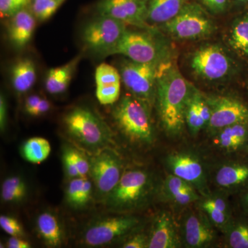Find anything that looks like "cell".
<instances>
[{"label":"cell","instance_id":"6da1fadb","mask_svg":"<svg viewBox=\"0 0 248 248\" xmlns=\"http://www.w3.org/2000/svg\"><path fill=\"white\" fill-rule=\"evenodd\" d=\"M192 86L172 60L160 64L155 101L160 120L170 135H180L184 130L186 109Z\"/></svg>","mask_w":248,"mask_h":248},{"label":"cell","instance_id":"7a4b0ae2","mask_svg":"<svg viewBox=\"0 0 248 248\" xmlns=\"http://www.w3.org/2000/svg\"><path fill=\"white\" fill-rule=\"evenodd\" d=\"M191 76L206 84H221L237 76L239 63L227 46L218 43L202 44L186 57Z\"/></svg>","mask_w":248,"mask_h":248},{"label":"cell","instance_id":"3957f363","mask_svg":"<svg viewBox=\"0 0 248 248\" xmlns=\"http://www.w3.org/2000/svg\"><path fill=\"white\" fill-rule=\"evenodd\" d=\"M63 124L68 135L87 149L101 151L112 143L110 128L89 108L78 107L68 111Z\"/></svg>","mask_w":248,"mask_h":248},{"label":"cell","instance_id":"277c9868","mask_svg":"<svg viewBox=\"0 0 248 248\" xmlns=\"http://www.w3.org/2000/svg\"><path fill=\"white\" fill-rule=\"evenodd\" d=\"M151 106L133 94L120 99L112 110V117L118 128L131 141L151 143L154 140Z\"/></svg>","mask_w":248,"mask_h":248},{"label":"cell","instance_id":"5b68a950","mask_svg":"<svg viewBox=\"0 0 248 248\" xmlns=\"http://www.w3.org/2000/svg\"><path fill=\"white\" fill-rule=\"evenodd\" d=\"M159 27L170 38L181 42L204 40L217 30L213 16L193 0L188 1L177 16Z\"/></svg>","mask_w":248,"mask_h":248},{"label":"cell","instance_id":"8992f818","mask_svg":"<svg viewBox=\"0 0 248 248\" xmlns=\"http://www.w3.org/2000/svg\"><path fill=\"white\" fill-rule=\"evenodd\" d=\"M158 40L152 33L127 29L109 55H124L140 63H161L170 59L166 45Z\"/></svg>","mask_w":248,"mask_h":248},{"label":"cell","instance_id":"52a82bcc","mask_svg":"<svg viewBox=\"0 0 248 248\" xmlns=\"http://www.w3.org/2000/svg\"><path fill=\"white\" fill-rule=\"evenodd\" d=\"M160 64L140 63L129 59L120 63L119 71L125 87L130 94L145 101L151 107L156 99Z\"/></svg>","mask_w":248,"mask_h":248},{"label":"cell","instance_id":"ba28073f","mask_svg":"<svg viewBox=\"0 0 248 248\" xmlns=\"http://www.w3.org/2000/svg\"><path fill=\"white\" fill-rule=\"evenodd\" d=\"M151 188V178L146 171H126L122 174L115 188L108 195L107 203L115 210L135 208L146 200Z\"/></svg>","mask_w":248,"mask_h":248},{"label":"cell","instance_id":"9c48e42d","mask_svg":"<svg viewBox=\"0 0 248 248\" xmlns=\"http://www.w3.org/2000/svg\"><path fill=\"white\" fill-rule=\"evenodd\" d=\"M126 30V24L118 19L99 16L85 26L82 40L91 51L108 56Z\"/></svg>","mask_w":248,"mask_h":248},{"label":"cell","instance_id":"30bf717a","mask_svg":"<svg viewBox=\"0 0 248 248\" xmlns=\"http://www.w3.org/2000/svg\"><path fill=\"white\" fill-rule=\"evenodd\" d=\"M211 110L208 128L217 132L235 124H248V104L230 95H205Z\"/></svg>","mask_w":248,"mask_h":248},{"label":"cell","instance_id":"8fae6325","mask_svg":"<svg viewBox=\"0 0 248 248\" xmlns=\"http://www.w3.org/2000/svg\"><path fill=\"white\" fill-rule=\"evenodd\" d=\"M148 0H101L96 9L99 16L115 18L125 24L151 30L147 22Z\"/></svg>","mask_w":248,"mask_h":248},{"label":"cell","instance_id":"7c38bea8","mask_svg":"<svg viewBox=\"0 0 248 248\" xmlns=\"http://www.w3.org/2000/svg\"><path fill=\"white\" fill-rule=\"evenodd\" d=\"M90 173L98 190L108 195L122 175L120 159L109 148L99 151L90 163Z\"/></svg>","mask_w":248,"mask_h":248},{"label":"cell","instance_id":"4fadbf2b","mask_svg":"<svg viewBox=\"0 0 248 248\" xmlns=\"http://www.w3.org/2000/svg\"><path fill=\"white\" fill-rule=\"evenodd\" d=\"M138 224L139 220L135 217L104 218L88 228L84 234V241L90 246H104L127 234Z\"/></svg>","mask_w":248,"mask_h":248},{"label":"cell","instance_id":"5bb4252c","mask_svg":"<svg viewBox=\"0 0 248 248\" xmlns=\"http://www.w3.org/2000/svg\"><path fill=\"white\" fill-rule=\"evenodd\" d=\"M166 163L174 175L198 188L203 189L205 187L203 168L195 156L186 153H174L168 156Z\"/></svg>","mask_w":248,"mask_h":248},{"label":"cell","instance_id":"9a60e30c","mask_svg":"<svg viewBox=\"0 0 248 248\" xmlns=\"http://www.w3.org/2000/svg\"><path fill=\"white\" fill-rule=\"evenodd\" d=\"M225 40L226 46L233 55L248 63V8L233 19Z\"/></svg>","mask_w":248,"mask_h":248},{"label":"cell","instance_id":"2e32d148","mask_svg":"<svg viewBox=\"0 0 248 248\" xmlns=\"http://www.w3.org/2000/svg\"><path fill=\"white\" fill-rule=\"evenodd\" d=\"M179 247L177 231L172 217L169 213H162L155 218L148 248H176Z\"/></svg>","mask_w":248,"mask_h":248},{"label":"cell","instance_id":"e0dca14e","mask_svg":"<svg viewBox=\"0 0 248 248\" xmlns=\"http://www.w3.org/2000/svg\"><path fill=\"white\" fill-rule=\"evenodd\" d=\"M184 241L189 248H203L213 242L215 233L200 215L189 214L184 223Z\"/></svg>","mask_w":248,"mask_h":248},{"label":"cell","instance_id":"ac0fdd59","mask_svg":"<svg viewBox=\"0 0 248 248\" xmlns=\"http://www.w3.org/2000/svg\"><path fill=\"white\" fill-rule=\"evenodd\" d=\"M35 19L32 12L26 9L11 17L8 34L13 45L23 48L30 42L35 30Z\"/></svg>","mask_w":248,"mask_h":248},{"label":"cell","instance_id":"d6986e66","mask_svg":"<svg viewBox=\"0 0 248 248\" xmlns=\"http://www.w3.org/2000/svg\"><path fill=\"white\" fill-rule=\"evenodd\" d=\"M190 1L191 0H148L147 22L151 26L163 25L177 16Z\"/></svg>","mask_w":248,"mask_h":248},{"label":"cell","instance_id":"ffe728a7","mask_svg":"<svg viewBox=\"0 0 248 248\" xmlns=\"http://www.w3.org/2000/svg\"><path fill=\"white\" fill-rule=\"evenodd\" d=\"M81 56H77L63 66L49 70L45 80V87L50 94H60L68 89Z\"/></svg>","mask_w":248,"mask_h":248},{"label":"cell","instance_id":"44dd1931","mask_svg":"<svg viewBox=\"0 0 248 248\" xmlns=\"http://www.w3.org/2000/svg\"><path fill=\"white\" fill-rule=\"evenodd\" d=\"M36 78L35 65L31 59H19L11 68V83L15 91L19 94L27 93L32 89Z\"/></svg>","mask_w":248,"mask_h":248},{"label":"cell","instance_id":"7402d4cb","mask_svg":"<svg viewBox=\"0 0 248 248\" xmlns=\"http://www.w3.org/2000/svg\"><path fill=\"white\" fill-rule=\"evenodd\" d=\"M216 182L226 188L248 185V162L234 163L222 166L216 174Z\"/></svg>","mask_w":248,"mask_h":248},{"label":"cell","instance_id":"603a6c76","mask_svg":"<svg viewBox=\"0 0 248 248\" xmlns=\"http://www.w3.org/2000/svg\"><path fill=\"white\" fill-rule=\"evenodd\" d=\"M37 231L46 244L50 247L61 246L63 232L58 218L53 214L42 213L37 220Z\"/></svg>","mask_w":248,"mask_h":248},{"label":"cell","instance_id":"cb8c5ba5","mask_svg":"<svg viewBox=\"0 0 248 248\" xmlns=\"http://www.w3.org/2000/svg\"><path fill=\"white\" fill-rule=\"evenodd\" d=\"M200 91L192 86L186 109V124L192 135H197L202 129L207 127L199 107Z\"/></svg>","mask_w":248,"mask_h":248},{"label":"cell","instance_id":"d4e9b609","mask_svg":"<svg viewBox=\"0 0 248 248\" xmlns=\"http://www.w3.org/2000/svg\"><path fill=\"white\" fill-rule=\"evenodd\" d=\"M51 151L48 140L42 138L29 139L22 147L24 157L32 164H40L46 159Z\"/></svg>","mask_w":248,"mask_h":248},{"label":"cell","instance_id":"484cf974","mask_svg":"<svg viewBox=\"0 0 248 248\" xmlns=\"http://www.w3.org/2000/svg\"><path fill=\"white\" fill-rule=\"evenodd\" d=\"M27 184L22 178L19 176H11L3 182L1 198L8 203L19 202L27 197Z\"/></svg>","mask_w":248,"mask_h":248},{"label":"cell","instance_id":"4316f807","mask_svg":"<svg viewBox=\"0 0 248 248\" xmlns=\"http://www.w3.org/2000/svg\"><path fill=\"white\" fill-rule=\"evenodd\" d=\"M66 0H32L31 11L40 22L50 19Z\"/></svg>","mask_w":248,"mask_h":248},{"label":"cell","instance_id":"83f0119b","mask_svg":"<svg viewBox=\"0 0 248 248\" xmlns=\"http://www.w3.org/2000/svg\"><path fill=\"white\" fill-rule=\"evenodd\" d=\"M228 244L232 248H248V223L235 222L228 228Z\"/></svg>","mask_w":248,"mask_h":248},{"label":"cell","instance_id":"f1b7e54d","mask_svg":"<svg viewBox=\"0 0 248 248\" xmlns=\"http://www.w3.org/2000/svg\"><path fill=\"white\" fill-rule=\"evenodd\" d=\"M216 142L221 148L228 151H236L246 149L247 144L241 141L231 131L229 126L225 127L217 132Z\"/></svg>","mask_w":248,"mask_h":248},{"label":"cell","instance_id":"f546056e","mask_svg":"<svg viewBox=\"0 0 248 248\" xmlns=\"http://www.w3.org/2000/svg\"><path fill=\"white\" fill-rule=\"evenodd\" d=\"M120 71L115 67L103 63L96 68L95 82L96 86L118 84L121 83Z\"/></svg>","mask_w":248,"mask_h":248},{"label":"cell","instance_id":"4dcf8cb0","mask_svg":"<svg viewBox=\"0 0 248 248\" xmlns=\"http://www.w3.org/2000/svg\"><path fill=\"white\" fill-rule=\"evenodd\" d=\"M120 89L121 83L97 86L96 88V97L103 105L112 104L120 98Z\"/></svg>","mask_w":248,"mask_h":248},{"label":"cell","instance_id":"1f68e13d","mask_svg":"<svg viewBox=\"0 0 248 248\" xmlns=\"http://www.w3.org/2000/svg\"><path fill=\"white\" fill-rule=\"evenodd\" d=\"M213 16L226 14L232 7L231 0H193Z\"/></svg>","mask_w":248,"mask_h":248},{"label":"cell","instance_id":"d6a6232c","mask_svg":"<svg viewBox=\"0 0 248 248\" xmlns=\"http://www.w3.org/2000/svg\"><path fill=\"white\" fill-rule=\"evenodd\" d=\"M31 0H0L1 17H11L25 9Z\"/></svg>","mask_w":248,"mask_h":248},{"label":"cell","instance_id":"836d02e7","mask_svg":"<svg viewBox=\"0 0 248 248\" xmlns=\"http://www.w3.org/2000/svg\"><path fill=\"white\" fill-rule=\"evenodd\" d=\"M202 208L208 214L214 224L219 228L226 227V229H228V226L231 224L228 213H223L221 210L204 203H202Z\"/></svg>","mask_w":248,"mask_h":248},{"label":"cell","instance_id":"e575fe53","mask_svg":"<svg viewBox=\"0 0 248 248\" xmlns=\"http://www.w3.org/2000/svg\"><path fill=\"white\" fill-rule=\"evenodd\" d=\"M0 226L3 231L12 236L21 237L24 236L22 227L16 218L1 215L0 217Z\"/></svg>","mask_w":248,"mask_h":248},{"label":"cell","instance_id":"d590c367","mask_svg":"<svg viewBox=\"0 0 248 248\" xmlns=\"http://www.w3.org/2000/svg\"><path fill=\"white\" fill-rule=\"evenodd\" d=\"M84 178H74L68 184L66 191V198L67 201L71 205L79 206L80 194Z\"/></svg>","mask_w":248,"mask_h":248},{"label":"cell","instance_id":"8d00e7d4","mask_svg":"<svg viewBox=\"0 0 248 248\" xmlns=\"http://www.w3.org/2000/svg\"><path fill=\"white\" fill-rule=\"evenodd\" d=\"M190 184L174 174L168 176L166 182H165V188H166L168 195L170 197L177 195L184 187H187Z\"/></svg>","mask_w":248,"mask_h":248},{"label":"cell","instance_id":"74e56055","mask_svg":"<svg viewBox=\"0 0 248 248\" xmlns=\"http://www.w3.org/2000/svg\"><path fill=\"white\" fill-rule=\"evenodd\" d=\"M73 161L76 165L77 169L79 172L80 177H85L90 172V163L78 150L73 148H68Z\"/></svg>","mask_w":248,"mask_h":248},{"label":"cell","instance_id":"f35d334b","mask_svg":"<svg viewBox=\"0 0 248 248\" xmlns=\"http://www.w3.org/2000/svg\"><path fill=\"white\" fill-rule=\"evenodd\" d=\"M171 199L179 205H184L195 202L198 199V197L192 186L189 185L187 187H184L177 195L171 197Z\"/></svg>","mask_w":248,"mask_h":248},{"label":"cell","instance_id":"ab89813d","mask_svg":"<svg viewBox=\"0 0 248 248\" xmlns=\"http://www.w3.org/2000/svg\"><path fill=\"white\" fill-rule=\"evenodd\" d=\"M63 160L68 175L72 178L79 177V172H78V169H77L76 165L75 164L74 161H73V157H72L71 153H70L68 148H67L64 152H63Z\"/></svg>","mask_w":248,"mask_h":248},{"label":"cell","instance_id":"60d3db41","mask_svg":"<svg viewBox=\"0 0 248 248\" xmlns=\"http://www.w3.org/2000/svg\"><path fill=\"white\" fill-rule=\"evenodd\" d=\"M148 240L146 235L139 234L135 235L131 239H129L124 244L123 248H148Z\"/></svg>","mask_w":248,"mask_h":248},{"label":"cell","instance_id":"b9f144b4","mask_svg":"<svg viewBox=\"0 0 248 248\" xmlns=\"http://www.w3.org/2000/svg\"><path fill=\"white\" fill-rule=\"evenodd\" d=\"M91 192H92V184L89 180L84 177L81 194H80L79 206L84 205L89 202L91 199Z\"/></svg>","mask_w":248,"mask_h":248},{"label":"cell","instance_id":"7bdbcfd3","mask_svg":"<svg viewBox=\"0 0 248 248\" xmlns=\"http://www.w3.org/2000/svg\"><path fill=\"white\" fill-rule=\"evenodd\" d=\"M50 108V104L47 99L42 98L40 103L37 104V107L35 108L29 115L31 116H35L38 117L42 115H44L46 112H48Z\"/></svg>","mask_w":248,"mask_h":248},{"label":"cell","instance_id":"ee69618b","mask_svg":"<svg viewBox=\"0 0 248 248\" xmlns=\"http://www.w3.org/2000/svg\"><path fill=\"white\" fill-rule=\"evenodd\" d=\"M7 120V106L6 99L2 94L0 96V128L4 131Z\"/></svg>","mask_w":248,"mask_h":248},{"label":"cell","instance_id":"f6af8a7d","mask_svg":"<svg viewBox=\"0 0 248 248\" xmlns=\"http://www.w3.org/2000/svg\"><path fill=\"white\" fill-rule=\"evenodd\" d=\"M203 203L208 204L210 206L218 209L223 213L228 214V205L226 202L221 198H210L203 202Z\"/></svg>","mask_w":248,"mask_h":248},{"label":"cell","instance_id":"bcb514c9","mask_svg":"<svg viewBox=\"0 0 248 248\" xmlns=\"http://www.w3.org/2000/svg\"><path fill=\"white\" fill-rule=\"evenodd\" d=\"M9 248H29L31 245L25 240L20 239L19 236H12L10 238L7 243Z\"/></svg>","mask_w":248,"mask_h":248},{"label":"cell","instance_id":"7dc6e473","mask_svg":"<svg viewBox=\"0 0 248 248\" xmlns=\"http://www.w3.org/2000/svg\"><path fill=\"white\" fill-rule=\"evenodd\" d=\"M42 98L37 94H33V95L29 96L26 100L25 103V110L28 114H30L31 111L33 110L37 104L40 103Z\"/></svg>","mask_w":248,"mask_h":248},{"label":"cell","instance_id":"c3c4849f","mask_svg":"<svg viewBox=\"0 0 248 248\" xmlns=\"http://www.w3.org/2000/svg\"><path fill=\"white\" fill-rule=\"evenodd\" d=\"M241 203L245 213L248 215V187L241 195Z\"/></svg>","mask_w":248,"mask_h":248},{"label":"cell","instance_id":"681fc988","mask_svg":"<svg viewBox=\"0 0 248 248\" xmlns=\"http://www.w3.org/2000/svg\"><path fill=\"white\" fill-rule=\"evenodd\" d=\"M232 6L239 8H248V0H231Z\"/></svg>","mask_w":248,"mask_h":248},{"label":"cell","instance_id":"f907efd6","mask_svg":"<svg viewBox=\"0 0 248 248\" xmlns=\"http://www.w3.org/2000/svg\"><path fill=\"white\" fill-rule=\"evenodd\" d=\"M245 151H246V153H247L248 154V146H246V149H245Z\"/></svg>","mask_w":248,"mask_h":248}]
</instances>
